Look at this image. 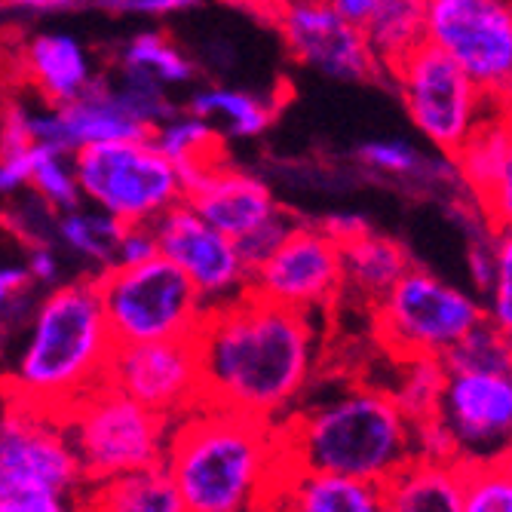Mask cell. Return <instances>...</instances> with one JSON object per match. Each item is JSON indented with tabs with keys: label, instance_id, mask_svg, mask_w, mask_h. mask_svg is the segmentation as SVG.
Instances as JSON below:
<instances>
[{
	"label": "cell",
	"instance_id": "48",
	"mask_svg": "<svg viewBox=\"0 0 512 512\" xmlns=\"http://www.w3.org/2000/svg\"><path fill=\"white\" fill-rule=\"evenodd\" d=\"M10 71H16V56L13 53H7L4 46H0V83L7 80V74Z\"/></svg>",
	"mask_w": 512,
	"mask_h": 512
},
{
	"label": "cell",
	"instance_id": "2",
	"mask_svg": "<svg viewBox=\"0 0 512 512\" xmlns=\"http://www.w3.org/2000/svg\"><path fill=\"white\" fill-rule=\"evenodd\" d=\"M163 467L184 512H243L273 503L289 463L276 424L200 402L175 417Z\"/></svg>",
	"mask_w": 512,
	"mask_h": 512
},
{
	"label": "cell",
	"instance_id": "24",
	"mask_svg": "<svg viewBox=\"0 0 512 512\" xmlns=\"http://www.w3.org/2000/svg\"><path fill=\"white\" fill-rule=\"evenodd\" d=\"M188 111L206 117L227 138H255L273 123V99L234 86H203L191 96Z\"/></svg>",
	"mask_w": 512,
	"mask_h": 512
},
{
	"label": "cell",
	"instance_id": "22",
	"mask_svg": "<svg viewBox=\"0 0 512 512\" xmlns=\"http://www.w3.org/2000/svg\"><path fill=\"white\" fill-rule=\"evenodd\" d=\"M80 506L105 512H184L181 494L163 463L86 485Z\"/></svg>",
	"mask_w": 512,
	"mask_h": 512
},
{
	"label": "cell",
	"instance_id": "20",
	"mask_svg": "<svg viewBox=\"0 0 512 512\" xmlns=\"http://www.w3.org/2000/svg\"><path fill=\"white\" fill-rule=\"evenodd\" d=\"M390 512H463V460L442 463L408 457L384 482Z\"/></svg>",
	"mask_w": 512,
	"mask_h": 512
},
{
	"label": "cell",
	"instance_id": "25",
	"mask_svg": "<svg viewBox=\"0 0 512 512\" xmlns=\"http://www.w3.org/2000/svg\"><path fill=\"white\" fill-rule=\"evenodd\" d=\"M151 138L178 166L184 181L197 175L200 169L224 160V135L206 117H200L194 111H184V114L175 111L151 132Z\"/></svg>",
	"mask_w": 512,
	"mask_h": 512
},
{
	"label": "cell",
	"instance_id": "11",
	"mask_svg": "<svg viewBox=\"0 0 512 512\" xmlns=\"http://www.w3.org/2000/svg\"><path fill=\"white\" fill-rule=\"evenodd\" d=\"M427 40L467 71L497 108L512 111L509 0H430Z\"/></svg>",
	"mask_w": 512,
	"mask_h": 512
},
{
	"label": "cell",
	"instance_id": "19",
	"mask_svg": "<svg viewBox=\"0 0 512 512\" xmlns=\"http://www.w3.org/2000/svg\"><path fill=\"white\" fill-rule=\"evenodd\" d=\"M270 506L298 512H381L384 485L341 473L286 467Z\"/></svg>",
	"mask_w": 512,
	"mask_h": 512
},
{
	"label": "cell",
	"instance_id": "44",
	"mask_svg": "<svg viewBox=\"0 0 512 512\" xmlns=\"http://www.w3.org/2000/svg\"><path fill=\"white\" fill-rule=\"evenodd\" d=\"M31 289V276L25 264H0V313L16 307Z\"/></svg>",
	"mask_w": 512,
	"mask_h": 512
},
{
	"label": "cell",
	"instance_id": "18",
	"mask_svg": "<svg viewBox=\"0 0 512 512\" xmlns=\"http://www.w3.org/2000/svg\"><path fill=\"white\" fill-rule=\"evenodd\" d=\"M16 71L46 105L74 102L99 80L83 40L62 31L31 34L16 53Z\"/></svg>",
	"mask_w": 512,
	"mask_h": 512
},
{
	"label": "cell",
	"instance_id": "4",
	"mask_svg": "<svg viewBox=\"0 0 512 512\" xmlns=\"http://www.w3.org/2000/svg\"><path fill=\"white\" fill-rule=\"evenodd\" d=\"M279 427L289 467L387 482L414 454L411 421L390 393L356 387L304 411H289Z\"/></svg>",
	"mask_w": 512,
	"mask_h": 512
},
{
	"label": "cell",
	"instance_id": "1",
	"mask_svg": "<svg viewBox=\"0 0 512 512\" xmlns=\"http://www.w3.org/2000/svg\"><path fill=\"white\" fill-rule=\"evenodd\" d=\"M203 402L279 424L313 381L319 335L313 313L255 292L212 304L194 332Z\"/></svg>",
	"mask_w": 512,
	"mask_h": 512
},
{
	"label": "cell",
	"instance_id": "42",
	"mask_svg": "<svg viewBox=\"0 0 512 512\" xmlns=\"http://www.w3.org/2000/svg\"><path fill=\"white\" fill-rule=\"evenodd\" d=\"M25 270L31 276V283H40V286L56 283L59 273H62V261H59L56 246L53 243H34V246H28Z\"/></svg>",
	"mask_w": 512,
	"mask_h": 512
},
{
	"label": "cell",
	"instance_id": "14",
	"mask_svg": "<svg viewBox=\"0 0 512 512\" xmlns=\"http://www.w3.org/2000/svg\"><path fill=\"white\" fill-rule=\"evenodd\" d=\"M105 381L166 417H181L203 402L200 356L194 338H157L117 344Z\"/></svg>",
	"mask_w": 512,
	"mask_h": 512
},
{
	"label": "cell",
	"instance_id": "26",
	"mask_svg": "<svg viewBox=\"0 0 512 512\" xmlns=\"http://www.w3.org/2000/svg\"><path fill=\"white\" fill-rule=\"evenodd\" d=\"M117 65L126 74L148 77L160 86H184L197 77L194 59L163 31H138L117 53Z\"/></svg>",
	"mask_w": 512,
	"mask_h": 512
},
{
	"label": "cell",
	"instance_id": "32",
	"mask_svg": "<svg viewBox=\"0 0 512 512\" xmlns=\"http://www.w3.org/2000/svg\"><path fill=\"white\" fill-rule=\"evenodd\" d=\"M28 188L40 200L50 203L56 212H68V209L80 206L83 194H80V181H77V169H74V154L46 148V145H34Z\"/></svg>",
	"mask_w": 512,
	"mask_h": 512
},
{
	"label": "cell",
	"instance_id": "28",
	"mask_svg": "<svg viewBox=\"0 0 512 512\" xmlns=\"http://www.w3.org/2000/svg\"><path fill=\"white\" fill-rule=\"evenodd\" d=\"M359 163L371 172L399 178V181H433V184H454L460 181L454 157H427L414 145L402 138H378V142H365L356 151Z\"/></svg>",
	"mask_w": 512,
	"mask_h": 512
},
{
	"label": "cell",
	"instance_id": "40",
	"mask_svg": "<svg viewBox=\"0 0 512 512\" xmlns=\"http://www.w3.org/2000/svg\"><path fill=\"white\" fill-rule=\"evenodd\" d=\"M494 237H497V230L473 234L470 249H467V270L473 276V286L479 295H488L491 279H494Z\"/></svg>",
	"mask_w": 512,
	"mask_h": 512
},
{
	"label": "cell",
	"instance_id": "38",
	"mask_svg": "<svg viewBox=\"0 0 512 512\" xmlns=\"http://www.w3.org/2000/svg\"><path fill=\"white\" fill-rule=\"evenodd\" d=\"M92 7L117 13V16H148V19H166L197 10L200 0H89Z\"/></svg>",
	"mask_w": 512,
	"mask_h": 512
},
{
	"label": "cell",
	"instance_id": "34",
	"mask_svg": "<svg viewBox=\"0 0 512 512\" xmlns=\"http://www.w3.org/2000/svg\"><path fill=\"white\" fill-rule=\"evenodd\" d=\"M485 319L512 338V230L494 237V279L485 295Z\"/></svg>",
	"mask_w": 512,
	"mask_h": 512
},
{
	"label": "cell",
	"instance_id": "39",
	"mask_svg": "<svg viewBox=\"0 0 512 512\" xmlns=\"http://www.w3.org/2000/svg\"><path fill=\"white\" fill-rule=\"evenodd\" d=\"M154 255H160L154 221H148V224H126L123 234H120V243H117L114 267L142 264V261L154 258Z\"/></svg>",
	"mask_w": 512,
	"mask_h": 512
},
{
	"label": "cell",
	"instance_id": "50",
	"mask_svg": "<svg viewBox=\"0 0 512 512\" xmlns=\"http://www.w3.org/2000/svg\"><path fill=\"white\" fill-rule=\"evenodd\" d=\"M509 114H512V111H509Z\"/></svg>",
	"mask_w": 512,
	"mask_h": 512
},
{
	"label": "cell",
	"instance_id": "15",
	"mask_svg": "<svg viewBox=\"0 0 512 512\" xmlns=\"http://www.w3.org/2000/svg\"><path fill=\"white\" fill-rule=\"evenodd\" d=\"M154 230L160 255L191 279L209 307L249 292V267L237 240L209 224L184 200L154 218Z\"/></svg>",
	"mask_w": 512,
	"mask_h": 512
},
{
	"label": "cell",
	"instance_id": "33",
	"mask_svg": "<svg viewBox=\"0 0 512 512\" xmlns=\"http://www.w3.org/2000/svg\"><path fill=\"white\" fill-rule=\"evenodd\" d=\"M448 371H509L512 368V338L500 332L488 319L460 338L445 356Z\"/></svg>",
	"mask_w": 512,
	"mask_h": 512
},
{
	"label": "cell",
	"instance_id": "21",
	"mask_svg": "<svg viewBox=\"0 0 512 512\" xmlns=\"http://www.w3.org/2000/svg\"><path fill=\"white\" fill-rule=\"evenodd\" d=\"M341 264H344V292L378 304L399 279L414 267L408 252L381 234H362L341 246Z\"/></svg>",
	"mask_w": 512,
	"mask_h": 512
},
{
	"label": "cell",
	"instance_id": "45",
	"mask_svg": "<svg viewBox=\"0 0 512 512\" xmlns=\"http://www.w3.org/2000/svg\"><path fill=\"white\" fill-rule=\"evenodd\" d=\"M86 0H7L10 10L19 13H31V16H46V13H65V10H77Z\"/></svg>",
	"mask_w": 512,
	"mask_h": 512
},
{
	"label": "cell",
	"instance_id": "37",
	"mask_svg": "<svg viewBox=\"0 0 512 512\" xmlns=\"http://www.w3.org/2000/svg\"><path fill=\"white\" fill-rule=\"evenodd\" d=\"M485 218L491 221L494 230H512V132H509V145L503 154V163L491 181L488 194L479 200Z\"/></svg>",
	"mask_w": 512,
	"mask_h": 512
},
{
	"label": "cell",
	"instance_id": "27",
	"mask_svg": "<svg viewBox=\"0 0 512 512\" xmlns=\"http://www.w3.org/2000/svg\"><path fill=\"white\" fill-rule=\"evenodd\" d=\"M123 221H117L114 215L89 206L83 209L74 206L68 212H59L56 218V240L77 255L80 261H86L89 267H96V273L114 267V255H117V243L123 234Z\"/></svg>",
	"mask_w": 512,
	"mask_h": 512
},
{
	"label": "cell",
	"instance_id": "7",
	"mask_svg": "<svg viewBox=\"0 0 512 512\" xmlns=\"http://www.w3.org/2000/svg\"><path fill=\"white\" fill-rule=\"evenodd\" d=\"M74 169L83 203L123 224H148L184 200L178 166L151 135L86 145L74 154Z\"/></svg>",
	"mask_w": 512,
	"mask_h": 512
},
{
	"label": "cell",
	"instance_id": "30",
	"mask_svg": "<svg viewBox=\"0 0 512 512\" xmlns=\"http://www.w3.org/2000/svg\"><path fill=\"white\" fill-rule=\"evenodd\" d=\"M445 378L448 368L439 356H408L402 359V375L390 396L396 399V405L405 411L411 424L424 421V417L439 411Z\"/></svg>",
	"mask_w": 512,
	"mask_h": 512
},
{
	"label": "cell",
	"instance_id": "12",
	"mask_svg": "<svg viewBox=\"0 0 512 512\" xmlns=\"http://www.w3.org/2000/svg\"><path fill=\"white\" fill-rule=\"evenodd\" d=\"M267 19L286 40L289 53L322 77L344 83H375L384 77L365 28L338 13L332 0H276Z\"/></svg>",
	"mask_w": 512,
	"mask_h": 512
},
{
	"label": "cell",
	"instance_id": "47",
	"mask_svg": "<svg viewBox=\"0 0 512 512\" xmlns=\"http://www.w3.org/2000/svg\"><path fill=\"white\" fill-rule=\"evenodd\" d=\"M221 4H230V7H243V10H252V13H261L267 16L270 7L276 4V0H221Z\"/></svg>",
	"mask_w": 512,
	"mask_h": 512
},
{
	"label": "cell",
	"instance_id": "5",
	"mask_svg": "<svg viewBox=\"0 0 512 512\" xmlns=\"http://www.w3.org/2000/svg\"><path fill=\"white\" fill-rule=\"evenodd\" d=\"M0 512H62L83 503L86 479L56 411L4 399Z\"/></svg>",
	"mask_w": 512,
	"mask_h": 512
},
{
	"label": "cell",
	"instance_id": "31",
	"mask_svg": "<svg viewBox=\"0 0 512 512\" xmlns=\"http://www.w3.org/2000/svg\"><path fill=\"white\" fill-rule=\"evenodd\" d=\"M463 512H512V460H463Z\"/></svg>",
	"mask_w": 512,
	"mask_h": 512
},
{
	"label": "cell",
	"instance_id": "3",
	"mask_svg": "<svg viewBox=\"0 0 512 512\" xmlns=\"http://www.w3.org/2000/svg\"><path fill=\"white\" fill-rule=\"evenodd\" d=\"M114 347L96 276L62 283L31 313L19 356L4 378V399L59 414L105 381Z\"/></svg>",
	"mask_w": 512,
	"mask_h": 512
},
{
	"label": "cell",
	"instance_id": "35",
	"mask_svg": "<svg viewBox=\"0 0 512 512\" xmlns=\"http://www.w3.org/2000/svg\"><path fill=\"white\" fill-rule=\"evenodd\" d=\"M295 224H298V221H295L289 212L279 209L276 215H270L267 221H261L258 227H252L249 234L237 237V249H240V255H243L249 273H252L264 258L273 255V249L289 237V230H292Z\"/></svg>",
	"mask_w": 512,
	"mask_h": 512
},
{
	"label": "cell",
	"instance_id": "49",
	"mask_svg": "<svg viewBox=\"0 0 512 512\" xmlns=\"http://www.w3.org/2000/svg\"><path fill=\"white\" fill-rule=\"evenodd\" d=\"M506 457L512 460V442H509V448H506Z\"/></svg>",
	"mask_w": 512,
	"mask_h": 512
},
{
	"label": "cell",
	"instance_id": "43",
	"mask_svg": "<svg viewBox=\"0 0 512 512\" xmlns=\"http://www.w3.org/2000/svg\"><path fill=\"white\" fill-rule=\"evenodd\" d=\"M319 227H322L325 234H329L338 246H344V243H350V240H356V237H362V234H368V230H371L368 218L359 215V212H332V215H325V218L319 221Z\"/></svg>",
	"mask_w": 512,
	"mask_h": 512
},
{
	"label": "cell",
	"instance_id": "9",
	"mask_svg": "<svg viewBox=\"0 0 512 512\" xmlns=\"http://www.w3.org/2000/svg\"><path fill=\"white\" fill-rule=\"evenodd\" d=\"M402 105L427 142L454 157L497 108L482 86L439 46L424 40L390 71Z\"/></svg>",
	"mask_w": 512,
	"mask_h": 512
},
{
	"label": "cell",
	"instance_id": "41",
	"mask_svg": "<svg viewBox=\"0 0 512 512\" xmlns=\"http://www.w3.org/2000/svg\"><path fill=\"white\" fill-rule=\"evenodd\" d=\"M31 151H19V154H0V200L19 197L28 181H31Z\"/></svg>",
	"mask_w": 512,
	"mask_h": 512
},
{
	"label": "cell",
	"instance_id": "23",
	"mask_svg": "<svg viewBox=\"0 0 512 512\" xmlns=\"http://www.w3.org/2000/svg\"><path fill=\"white\" fill-rule=\"evenodd\" d=\"M427 10L430 0H378L375 4L362 28L384 74L427 40Z\"/></svg>",
	"mask_w": 512,
	"mask_h": 512
},
{
	"label": "cell",
	"instance_id": "16",
	"mask_svg": "<svg viewBox=\"0 0 512 512\" xmlns=\"http://www.w3.org/2000/svg\"><path fill=\"white\" fill-rule=\"evenodd\" d=\"M436 414L454 433L463 460L506 454L512 442V368L448 371Z\"/></svg>",
	"mask_w": 512,
	"mask_h": 512
},
{
	"label": "cell",
	"instance_id": "29",
	"mask_svg": "<svg viewBox=\"0 0 512 512\" xmlns=\"http://www.w3.org/2000/svg\"><path fill=\"white\" fill-rule=\"evenodd\" d=\"M509 132H512V114L509 111H494L467 138V145L454 154L460 184L467 188V194L476 203L488 194L491 181H494V175H497V169L503 163V154H506V145H509Z\"/></svg>",
	"mask_w": 512,
	"mask_h": 512
},
{
	"label": "cell",
	"instance_id": "46",
	"mask_svg": "<svg viewBox=\"0 0 512 512\" xmlns=\"http://www.w3.org/2000/svg\"><path fill=\"white\" fill-rule=\"evenodd\" d=\"M332 4H335V7H338V13H344L350 22L365 25V19L371 16V10H375L378 0H332Z\"/></svg>",
	"mask_w": 512,
	"mask_h": 512
},
{
	"label": "cell",
	"instance_id": "36",
	"mask_svg": "<svg viewBox=\"0 0 512 512\" xmlns=\"http://www.w3.org/2000/svg\"><path fill=\"white\" fill-rule=\"evenodd\" d=\"M411 442H414V457L442 460V463L463 460L454 433L448 430V424L439 414H430V417H424V421H414L411 424Z\"/></svg>",
	"mask_w": 512,
	"mask_h": 512
},
{
	"label": "cell",
	"instance_id": "17",
	"mask_svg": "<svg viewBox=\"0 0 512 512\" xmlns=\"http://www.w3.org/2000/svg\"><path fill=\"white\" fill-rule=\"evenodd\" d=\"M184 203L234 240L279 212L267 184L227 160H218L184 181Z\"/></svg>",
	"mask_w": 512,
	"mask_h": 512
},
{
	"label": "cell",
	"instance_id": "10",
	"mask_svg": "<svg viewBox=\"0 0 512 512\" xmlns=\"http://www.w3.org/2000/svg\"><path fill=\"white\" fill-rule=\"evenodd\" d=\"M384 347L399 356H445L460 338L485 322V304L430 270L411 267L375 304Z\"/></svg>",
	"mask_w": 512,
	"mask_h": 512
},
{
	"label": "cell",
	"instance_id": "6",
	"mask_svg": "<svg viewBox=\"0 0 512 512\" xmlns=\"http://www.w3.org/2000/svg\"><path fill=\"white\" fill-rule=\"evenodd\" d=\"M59 417L86 485L163 463L175 424L172 417L135 402L108 381L77 396Z\"/></svg>",
	"mask_w": 512,
	"mask_h": 512
},
{
	"label": "cell",
	"instance_id": "13",
	"mask_svg": "<svg viewBox=\"0 0 512 512\" xmlns=\"http://www.w3.org/2000/svg\"><path fill=\"white\" fill-rule=\"evenodd\" d=\"M249 292L316 313L344 292L341 246L316 224H295L289 237L249 273Z\"/></svg>",
	"mask_w": 512,
	"mask_h": 512
},
{
	"label": "cell",
	"instance_id": "8",
	"mask_svg": "<svg viewBox=\"0 0 512 512\" xmlns=\"http://www.w3.org/2000/svg\"><path fill=\"white\" fill-rule=\"evenodd\" d=\"M96 286L117 344L194 338L209 310L197 286L163 255L108 267L96 273Z\"/></svg>",
	"mask_w": 512,
	"mask_h": 512
}]
</instances>
